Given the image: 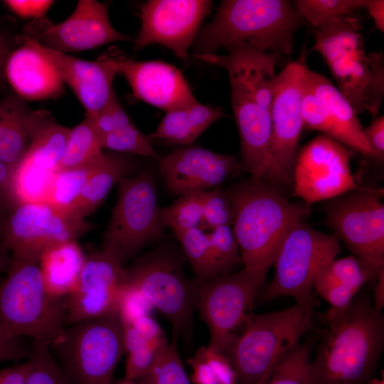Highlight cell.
Here are the masks:
<instances>
[{
    "mask_svg": "<svg viewBox=\"0 0 384 384\" xmlns=\"http://www.w3.org/2000/svg\"><path fill=\"white\" fill-rule=\"evenodd\" d=\"M207 233L215 277L235 272L242 260L232 227L218 226Z\"/></svg>",
    "mask_w": 384,
    "mask_h": 384,
    "instance_id": "cell-40",
    "label": "cell"
},
{
    "mask_svg": "<svg viewBox=\"0 0 384 384\" xmlns=\"http://www.w3.org/2000/svg\"><path fill=\"white\" fill-rule=\"evenodd\" d=\"M90 228L85 218L60 211L46 203L12 205L0 233L1 248L11 251L14 259L39 262L47 247L76 240Z\"/></svg>",
    "mask_w": 384,
    "mask_h": 384,
    "instance_id": "cell-13",
    "label": "cell"
},
{
    "mask_svg": "<svg viewBox=\"0 0 384 384\" xmlns=\"http://www.w3.org/2000/svg\"><path fill=\"white\" fill-rule=\"evenodd\" d=\"M323 338L311 361L309 384H366L384 346V316L366 294L342 312L327 310Z\"/></svg>",
    "mask_w": 384,
    "mask_h": 384,
    "instance_id": "cell-2",
    "label": "cell"
},
{
    "mask_svg": "<svg viewBox=\"0 0 384 384\" xmlns=\"http://www.w3.org/2000/svg\"><path fill=\"white\" fill-rule=\"evenodd\" d=\"M10 207V204L6 202H0V233L2 224L6 216V214Z\"/></svg>",
    "mask_w": 384,
    "mask_h": 384,
    "instance_id": "cell-56",
    "label": "cell"
},
{
    "mask_svg": "<svg viewBox=\"0 0 384 384\" xmlns=\"http://www.w3.org/2000/svg\"><path fill=\"white\" fill-rule=\"evenodd\" d=\"M31 345L26 338L13 336L0 332V363L28 358Z\"/></svg>",
    "mask_w": 384,
    "mask_h": 384,
    "instance_id": "cell-47",
    "label": "cell"
},
{
    "mask_svg": "<svg viewBox=\"0 0 384 384\" xmlns=\"http://www.w3.org/2000/svg\"><path fill=\"white\" fill-rule=\"evenodd\" d=\"M64 299L46 289L38 262L12 258L0 282V332L52 346L66 329Z\"/></svg>",
    "mask_w": 384,
    "mask_h": 384,
    "instance_id": "cell-7",
    "label": "cell"
},
{
    "mask_svg": "<svg viewBox=\"0 0 384 384\" xmlns=\"http://www.w3.org/2000/svg\"><path fill=\"white\" fill-rule=\"evenodd\" d=\"M102 149L150 157L156 161L159 156L151 139L140 132L132 122L100 137Z\"/></svg>",
    "mask_w": 384,
    "mask_h": 384,
    "instance_id": "cell-41",
    "label": "cell"
},
{
    "mask_svg": "<svg viewBox=\"0 0 384 384\" xmlns=\"http://www.w3.org/2000/svg\"><path fill=\"white\" fill-rule=\"evenodd\" d=\"M50 349L74 384H112L125 353L122 326L117 315L76 322Z\"/></svg>",
    "mask_w": 384,
    "mask_h": 384,
    "instance_id": "cell-9",
    "label": "cell"
},
{
    "mask_svg": "<svg viewBox=\"0 0 384 384\" xmlns=\"http://www.w3.org/2000/svg\"><path fill=\"white\" fill-rule=\"evenodd\" d=\"M195 275L196 285L215 277L208 233L194 228L174 233Z\"/></svg>",
    "mask_w": 384,
    "mask_h": 384,
    "instance_id": "cell-35",
    "label": "cell"
},
{
    "mask_svg": "<svg viewBox=\"0 0 384 384\" xmlns=\"http://www.w3.org/2000/svg\"><path fill=\"white\" fill-rule=\"evenodd\" d=\"M85 255L76 240H67L47 247L38 265L46 291L53 297L65 299L74 289Z\"/></svg>",
    "mask_w": 384,
    "mask_h": 384,
    "instance_id": "cell-27",
    "label": "cell"
},
{
    "mask_svg": "<svg viewBox=\"0 0 384 384\" xmlns=\"http://www.w3.org/2000/svg\"><path fill=\"white\" fill-rule=\"evenodd\" d=\"M14 168L0 161V202L9 203V192Z\"/></svg>",
    "mask_w": 384,
    "mask_h": 384,
    "instance_id": "cell-53",
    "label": "cell"
},
{
    "mask_svg": "<svg viewBox=\"0 0 384 384\" xmlns=\"http://www.w3.org/2000/svg\"><path fill=\"white\" fill-rule=\"evenodd\" d=\"M55 171L40 168L22 159L14 168L11 181V206L47 203Z\"/></svg>",
    "mask_w": 384,
    "mask_h": 384,
    "instance_id": "cell-31",
    "label": "cell"
},
{
    "mask_svg": "<svg viewBox=\"0 0 384 384\" xmlns=\"http://www.w3.org/2000/svg\"><path fill=\"white\" fill-rule=\"evenodd\" d=\"M24 124L29 144L22 159L42 169L57 170L70 129L55 122L43 110L27 112Z\"/></svg>",
    "mask_w": 384,
    "mask_h": 384,
    "instance_id": "cell-26",
    "label": "cell"
},
{
    "mask_svg": "<svg viewBox=\"0 0 384 384\" xmlns=\"http://www.w3.org/2000/svg\"><path fill=\"white\" fill-rule=\"evenodd\" d=\"M365 9L373 18L375 27L380 31H384V1L366 0Z\"/></svg>",
    "mask_w": 384,
    "mask_h": 384,
    "instance_id": "cell-52",
    "label": "cell"
},
{
    "mask_svg": "<svg viewBox=\"0 0 384 384\" xmlns=\"http://www.w3.org/2000/svg\"><path fill=\"white\" fill-rule=\"evenodd\" d=\"M312 50L321 55L355 112L376 117L384 94L383 55L366 53L360 19L353 14L315 28Z\"/></svg>",
    "mask_w": 384,
    "mask_h": 384,
    "instance_id": "cell-5",
    "label": "cell"
},
{
    "mask_svg": "<svg viewBox=\"0 0 384 384\" xmlns=\"http://www.w3.org/2000/svg\"><path fill=\"white\" fill-rule=\"evenodd\" d=\"M152 309L151 304L140 293L125 284L117 310L122 326L131 324L141 316L150 315Z\"/></svg>",
    "mask_w": 384,
    "mask_h": 384,
    "instance_id": "cell-46",
    "label": "cell"
},
{
    "mask_svg": "<svg viewBox=\"0 0 384 384\" xmlns=\"http://www.w3.org/2000/svg\"><path fill=\"white\" fill-rule=\"evenodd\" d=\"M340 252V241L336 236L318 231L302 220L297 222L277 251L272 263L274 274L260 301L283 296L294 297L297 303L314 299L315 278Z\"/></svg>",
    "mask_w": 384,
    "mask_h": 384,
    "instance_id": "cell-11",
    "label": "cell"
},
{
    "mask_svg": "<svg viewBox=\"0 0 384 384\" xmlns=\"http://www.w3.org/2000/svg\"><path fill=\"white\" fill-rule=\"evenodd\" d=\"M227 54L196 56L226 69L241 144L240 165L250 177L282 190L292 188V177L275 161L271 151V102L276 53L246 46L225 48Z\"/></svg>",
    "mask_w": 384,
    "mask_h": 384,
    "instance_id": "cell-1",
    "label": "cell"
},
{
    "mask_svg": "<svg viewBox=\"0 0 384 384\" xmlns=\"http://www.w3.org/2000/svg\"><path fill=\"white\" fill-rule=\"evenodd\" d=\"M131 170L127 159L114 154H106L105 160L88 178L75 208V214L85 218L105 201L112 186Z\"/></svg>",
    "mask_w": 384,
    "mask_h": 384,
    "instance_id": "cell-29",
    "label": "cell"
},
{
    "mask_svg": "<svg viewBox=\"0 0 384 384\" xmlns=\"http://www.w3.org/2000/svg\"><path fill=\"white\" fill-rule=\"evenodd\" d=\"M23 37L53 63L63 83L70 87L85 109L86 116L95 117L105 106L114 92L112 83L118 75L109 55L95 61L85 60L46 47L28 35Z\"/></svg>",
    "mask_w": 384,
    "mask_h": 384,
    "instance_id": "cell-22",
    "label": "cell"
},
{
    "mask_svg": "<svg viewBox=\"0 0 384 384\" xmlns=\"http://www.w3.org/2000/svg\"><path fill=\"white\" fill-rule=\"evenodd\" d=\"M118 198L103 235L102 250L124 264L144 247L157 242L164 228L159 220L154 174L146 169L118 183Z\"/></svg>",
    "mask_w": 384,
    "mask_h": 384,
    "instance_id": "cell-10",
    "label": "cell"
},
{
    "mask_svg": "<svg viewBox=\"0 0 384 384\" xmlns=\"http://www.w3.org/2000/svg\"><path fill=\"white\" fill-rule=\"evenodd\" d=\"M225 117L220 107L196 102L166 112L155 131L149 135L183 146H191L211 124Z\"/></svg>",
    "mask_w": 384,
    "mask_h": 384,
    "instance_id": "cell-28",
    "label": "cell"
},
{
    "mask_svg": "<svg viewBox=\"0 0 384 384\" xmlns=\"http://www.w3.org/2000/svg\"><path fill=\"white\" fill-rule=\"evenodd\" d=\"M118 75L129 83L133 96L165 110L184 107L198 100L181 70L159 60H137L109 55Z\"/></svg>",
    "mask_w": 384,
    "mask_h": 384,
    "instance_id": "cell-21",
    "label": "cell"
},
{
    "mask_svg": "<svg viewBox=\"0 0 384 384\" xmlns=\"http://www.w3.org/2000/svg\"><path fill=\"white\" fill-rule=\"evenodd\" d=\"M28 111L19 100L9 98L0 103V161L15 168L29 144L24 124Z\"/></svg>",
    "mask_w": 384,
    "mask_h": 384,
    "instance_id": "cell-30",
    "label": "cell"
},
{
    "mask_svg": "<svg viewBox=\"0 0 384 384\" xmlns=\"http://www.w3.org/2000/svg\"><path fill=\"white\" fill-rule=\"evenodd\" d=\"M169 344L164 336L142 348L127 353L124 379L134 381L145 375L164 355Z\"/></svg>",
    "mask_w": 384,
    "mask_h": 384,
    "instance_id": "cell-44",
    "label": "cell"
},
{
    "mask_svg": "<svg viewBox=\"0 0 384 384\" xmlns=\"http://www.w3.org/2000/svg\"><path fill=\"white\" fill-rule=\"evenodd\" d=\"M384 263L374 262L354 255L334 258L320 270L313 289L329 305L328 310L342 312L368 282L376 279Z\"/></svg>",
    "mask_w": 384,
    "mask_h": 384,
    "instance_id": "cell-24",
    "label": "cell"
},
{
    "mask_svg": "<svg viewBox=\"0 0 384 384\" xmlns=\"http://www.w3.org/2000/svg\"><path fill=\"white\" fill-rule=\"evenodd\" d=\"M156 161L165 187L174 196L214 188L243 171L234 156L191 145L159 156Z\"/></svg>",
    "mask_w": 384,
    "mask_h": 384,
    "instance_id": "cell-19",
    "label": "cell"
},
{
    "mask_svg": "<svg viewBox=\"0 0 384 384\" xmlns=\"http://www.w3.org/2000/svg\"><path fill=\"white\" fill-rule=\"evenodd\" d=\"M30 37L46 47L65 53L132 41L131 36L113 27L107 6L95 0L78 1L66 19L57 24H49L36 37Z\"/></svg>",
    "mask_w": 384,
    "mask_h": 384,
    "instance_id": "cell-20",
    "label": "cell"
},
{
    "mask_svg": "<svg viewBox=\"0 0 384 384\" xmlns=\"http://www.w3.org/2000/svg\"><path fill=\"white\" fill-rule=\"evenodd\" d=\"M363 134L367 142L373 150L383 160L384 156V117L378 116L363 128Z\"/></svg>",
    "mask_w": 384,
    "mask_h": 384,
    "instance_id": "cell-49",
    "label": "cell"
},
{
    "mask_svg": "<svg viewBox=\"0 0 384 384\" xmlns=\"http://www.w3.org/2000/svg\"><path fill=\"white\" fill-rule=\"evenodd\" d=\"M266 275L243 267L196 285V309L208 326L210 348L225 354L235 343Z\"/></svg>",
    "mask_w": 384,
    "mask_h": 384,
    "instance_id": "cell-12",
    "label": "cell"
},
{
    "mask_svg": "<svg viewBox=\"0 0 384 384\" xmlns=\"http://www.w3.org/2000/svg\"><path fill=\"white\" fill-rule=\"evenodd\" d=\"M128 326H132L143 338L149 341L166 336L159 324L150 315L141 316Z\"/></svg>",
    "mask_w": 384,
    "mask_h": 384,
    "instance_id": "cell-50",
    "label": "cell"
},
{
    "mask_svg": "<svg viewBox=\"0 0 384 384\" xmlns=\"http://www.w3.org/2000/svg\"><path fill=\"white\" fill-rule=\"evenodd\" d=\"M194 384H237L235 372L225 353L200 347L188 361Z\"/></svg>",
    "mask_w": 384,
    "mask_h": 384,
    "instance_id": "cell-34",
    "label": "cell"
},
{
    "mask_svg": "<svg viewBox=\"0 0 384 384\" xmlns=\"http://www.w3.org/2000/svg\"><path fill=\"white\" fill-rule=\"evenodd\" d=\"M383 189L364 187L332 199L324 205L325 222L334 235L353 255L384 263Z\"/></svg>",
    "mask_w": 384,
    "mask_h": 384,
    "instance_id": "cell-14",
    "label": "cell"
},
{
    "mask_svg": "<svg viewBox=\"0 0 384 384\" xmlns=\"http://www.w3.org/2000/svg\"><path fill=\"white\" fill-rule=\"evenodd\" d=\"M5 64L6 63H0V80H1V77H3L4 75Z\"/></svg>",
    "mask_w": 384,
    "mask_h": 384,
    "instance_id": "cell-59",
    "label": "cell"
},
{
    "mask_svg": "<svg viewBox=\"0 0 384 384\" xmlns=\"http://www.w3.org/2000/svg\"><path fill=\"white\" fill-rule=\"evenodd\" d=\"M305 85L322 102L335 129V140L374 160L383 161L366 141L363 127L351 104L326 78L309 70Z\"/></svg>",
    "mask_w": 384,
    "mask_h": 384,
    "instance_id": "cell-25",
    "label": "cell"
},
{
    "mask_svg": "<svg viewBox=\"0 0 384 384\" xmlns=\"http://www.w3.org/2000/svg\"><path fill=\"white\" fill-rule=\"evenodd\" d=\"M6 252L4 249L1 247L0 249V272L2 270L4 269V267L6 265Z\"/></svg>",
    "mask_w": 384,
    "mask_h": 384,
    "instance_id": "cell-57",
    "label": "cell"
},
{
    "mask_svg": "<svg viewBox=\"0 0 384 384\" xmlns=\"http://www.w3.org/2000/svg\"><path fill=\"white\" fill-rule=\"evenodd\" d=\"M27 373V361L23 364L1 369L0 384H25Z\"/></svg>",
    "mask_w": 384,
    "mask_h": 384,
    "instance_id": "cell-51",
    "label": "cell"
},
{
    "mask_svg": "<svg viewBox=\"0 0 384 384\" xmlns=\"http://www.w3.org/2000/svg\"><path fill=\"white\" fill-rule=\"evenodd\" d=\"M10 38L0 31V63H6V60L13 50Z\"/></svg>",
    "mask_w": 384,
    "mask_h": 384,
    "instance_id": "cell-55",
    "label": "cell"
},
{
    "mask_svg": "<svg viewBox=\"0 0 384 384\" xmlns=\"http://www.w3.org/2000/svg\"><path fill=\"white\" fill-rule=\"evenodd\" d=\"M373 303L377 310L382 311L384 306V269L376 279Z\"/></svg>",
    "mask_w": 384,
    "mask_h": 384,
    "instance_id": "cell-54",
    "label": "cell"
},
{
    "mask_svg": "<svg viewBox=\"0 0 384 384\" xmlns=\"http://www.w3.org/2000/svg\"><path fill=\"white\" fill-rule=\"evenodd\" d=\"M212 8L207 0H150L140 8L141 28L134 41L139 51L160 44L186 58L199 28Z\"/></svg>",
    "mask_w": 384,
    "mask_h": 384,
    "instance_id": "cell-17",
    "label": "cell"
},
{
    "mask_svg": "<svg viewBox=\"0 0 384 384\" xmlns=\"http://www.w3.org/2000/svg\"><path fill=\"white\" fill-rule=\"evenodd\" d=\"M205 191L181 195L171 205L159 208V220L161 226L164 229L171 228L174 233L201 228Z\"/></svg>",
    "mask_w": 384,
    "mask_h": 384,
    "instance_id": "cell-36",
    "label": "cell"
},
{
    "mask_svg": "<svg viewBox=\"0 0 384 384\" xmlns=\"http://www.w3.org/2000/svg\"><path fill=\"white\" fill-rule=\"evenodd\" d=\"M234 210L225 191L219 187L205 191L201 228L212 230L218 226L233 225Z\"/></svg>",
    "mask_w": 384,
    "mask_h": 384,
    "instance_id": "cell-43",
    "label": "cell"
},
{
    "mask_svg": "<svg viewBox=\"0 0 384 384\" xmlns=\"http://www.w3.org/2000/svg\"><path fill=\"white\" fill-rule=\"evenodd\" d=\"M125 282V268L117 257L105 250L85 255L78 282L64 299L67 326L117 315Z\"/></svg>",
    "mask_w": 384,
    "mask_h": 384,
    "instance_id": "cell-16",
    "label": "cell"
},
{
    "mask_svg": "<svg viewBox=\"0 0 384 384\" xmlns=\"http://www.w3.org/2000/svg\"><path fill=\"white\" fill-rule=\"evenodd\" d=\"M3 3L14 14L23 18L38 19L43 18L53 1L50 0H6Z\"/></svg>",
    "mask_w": 384,
    "mask_h": 384,
    "instance_id": "cell-48",
    "label": "cell"
},
{
    "mask_svg": "<svg viewBox=\"0 0 384 384\" xmlns=\"http://www.w3.org/2000/svg\"><path fill=\"white\" fill-rule=\"evenodd\" d=\"M366 0H297L294 4L302 19L315 28L365 8Z\"/></svg>",
    "mask_w": 384,
    "mask_h": 384,
    "instance_id": "cell-37",
    "label": "cell"
},
{
    "mask_svg": "<svg viewBox=\"0 0 384 384\" xmlns=\"http://www.w3.org/2000/svg\"><path fill=\"white\" fill-rule=\"evenodd\" d=\"M112 384H137V383H136L134 381H132V380H127L123 379L122 380H120L114 383H112Z\"/></svg>",
    "mask_w": 384,
    "mask_h": 384,
    "instance_id": "cell-58",
    "label": "cell"
},
{
    "mask_svg": "<svg viewBox=\"0 0 384 384\" xmlns=\"http://www.w3.org/2000/svg\"><path fill=\"white\" fill-rule=\"evenodd\" d=\"M314 338L300 343L259 384H309L311 348Z\"/></svg>",
    "mask_w": 384,
    "mask_h": 384,
    "instance_id": "cell-38",
    "label": "cell"
},
{
    "mask_svg": "<svg viewBox=\"0 0 384 384\" xmlns=\"http://www.w3.org/2000/svg\"><path fill=\"white\" fill-rule=\"evenodd\" d=\"M178 337L174 334L169 347L139 384H191L178 349Z\"/></svg>",
    "mask_w": 384,
    "mask_h": 384,
    "instance_id": "cell-42",
    "label": "cell"
},
{
    "mask_svg": "<svg viewBox=\"0 0 384 384\" xmlns=\"http://www.w3.org/2000/svg\"><path fill=\"white\" fill-rule=\"evenodd\" d=\"M307 65L302 53L276 75L271 102V151L278 166L292 177L303 129L302 103Z\"/></svg>",
    "mask_w": 384,
    "mask_h": 384,
    "instance_id": "cell-18",
    "label": "cell"
},
{
    "mask_svg": "<svg viewBox=\"0 0 384 384\" xmlns=\"http://www.w3.org/2000/svg\"><path fill=\"white\" fill-rule=\"evenodd\" d=\"M100 137L92 119L89 117L70 129L66 146L57 169L80 168L102 161V152Z\"/></svg>",
    "mask_w": 384,
    "mask_h": 384,
    "instance_id": "cell-32",
    "label": "cell"
},
{
    "mask_svg": "<svg viewBox=\"0 0 384 384\" xmlns=\"http://www.w3.org/2000/svg\"><path fill=\"white\" fill-rule=\"evenodd\" d=\"M90 118L100 137L132 122L115 92L105 106L95 117Z\"/></svg>",
    "mask_w": 384,
    "mask_h": 384,
    "instance_id": "cell-45",
    "label": "cell"
},
{
    "mask_svg": "<svg viewBox=\"0 0 384 384\" xmlns=\"http://www.w3.org/2000/svg\"><path fill=\"white\" fill-rule=\"evenodd\" d=\"M185 260L182 250L159 247L125 268V284L169 320L174 334L188 341L193 331L196 285L183 273Z\"/></svg>",
    "mask_w": 384,
    "mask_h": 384,
    "instance_id": "cell-8",
    "label": "cell"
},
{
    "mask_svg": "<svg viewBox=\"0 0 384 384\" xmlns=\"http://www.w3.org/2000/svg\"><path fill=\"white\" fill-rule=\"evenodd\" d=\"M21 46L9 54L4 75L15 92L31 101L54 99L63 92V82L53 63L23 36Z\"/></svg>",
    "mask_w": 384,
    "mask_h": 384,
    "instance_id": "cell-23",
    "label": "cell"
},
{
    "mask_svg": "<svg viewBox=\"0 0 384 384\" xmlns=\"http://www.w3.org/2000/svg\"><path fill=\"white\" fill-rule=\"evenodd\" d=\"M302 17L287 0H225L213 19L198 33L193 55L215 54L221 48L246 46L289 54Z\"/></svg>",
    "mask_w": 384,
    "mask_h": 384,
    "instance_id": "cell-4",
    "label": "cell"
},
{
    "mask_svg": "<svg viewBox=\"0 0 384 384\" xmlns=\"http://www.w3.org/2000/svg\"><path fill=\"white\" fill-rule=\"evenodd\" d=\"M314 299L287 309L252 315L226 352L237 384L263 383L277 364L314 328Z\"/></svg>",
    "mask_w": 384,
    "mask_h": 384,
    "instance_id": "cell-6",
    "label": "cell"
},
{
    "mask_svg": "<svg viewBox=\"0 0 384 384\" xmlns=\"http://www.w3.org/2000/svg\"><path fill=\"white\" fill-rule=\"evenodd\" d=\"M225 193L234 210L232 229L242 264L267 273L284 236L310 208L289 202L277 188L252 177L233 184Z\"/></svg>",
    "mask_w": 384,
    "mask_h": 384,
    "instance_id": "cell-3",
    "label": "cell"
},
{
    "mask_svg": "<svg viewBox=\"0 0 384 384\" xmlns=\"http://www.w3.org/2000/svg\"><path fill=\"white\" fill-rule=\"evenodd\" d=\"M292 179L293 195L309 208L364 188L352 174L346 146L324 134L311 140L297 154Z\"/></svg>",
    "mask_w": 384,
    "mask_h": 384,
    "instance_id": "cell-15",
    "label": "cell"
},
{
    "mask_svg": "<svg viewBox=\"0 0 384 384\" xmlns=\"http://www.w3.org/2000/svg\"><path fill=\"white\" fill-rule=\"evenodd\" d=\"M27 363L28 373L25 384H74L55 358L50 346L46 343L32 341Z\"/></svg>",
    "mask_w": 384,
    "mask_h": 384,
    "instance_id": "cell-39",
    "label": "cell"
},
{
    "mask_svg": "<svg viewBox=\"0 0 384 384\" xmlns=\"http://www.w3.org/2000/svg\"><path fill=\"white\" fill-rule=\"evenodd\" d=\"M105 159L87 166L57 169L47 203L64 213L76 215L75 208L88 178Z\"/></svg>",
    "mask_w": 384,
    "mask_h": 384,
    "instance_id": "cell-33",
    "label": "cell"
}]
</instances>
